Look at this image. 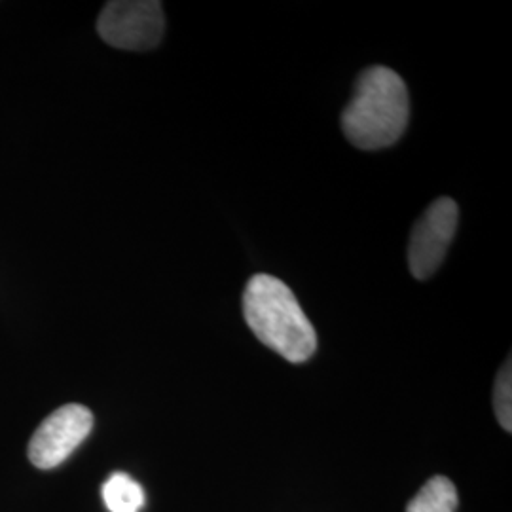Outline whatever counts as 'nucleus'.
<instances>
[{"mask_svg": "<svg viewBox=\"0 0 512 512\" xmlns=\"http://www.w3.org/2000/svg\"><path fill=\"white\" fill-rule=\"evenodd\" d=\"M243 315L256 338L291 363L317 349V334L293 291L274 275H253L243 293Z\"/></svg>", "mask_w": 512, "mask_h": 512, "instance_id": "f03ea898", "label": "nucleus"}, {"mask_svg": "<svg viewBox=\"0 0 512 512\" xmlns=\"http://www.w3.org/2000/svg\"><path fill=\"white\" fill-rule=\"evenodd\" d=\"M103 501L110 512H139L145 505V490L126 473H114L103 484Z\"/></svg>", "mask_w": 512, "mask_h": 512, "instance_id": "0eeeda50", "label": "nucleus"}, {"mask_svg": "<svg viewBox=\"0 0 512 512\" xmlns=\"http://www.w3.org/2000/svg\"><path fill=\"white\" fill-rule=\"evenodd\" d=\"M410 118V97L403 78L389 67H370L355 82L342 114V128L353 147L380 150L403 137Z\"/></svg>", "mask_w": 512, "mask_h": 512, "instance_id": "f257e3e1", "label": "nucleus"}, {"mask_svg": "<svg viewBox=\"0 0 512 512\" xmlns=\"http://www.w3.org/2000/svg\"><path fill=\"white\" fill-rule=\"evenodd\" d=\"M458 490L446 476H433L408 503L406 512H456Z\"/></svg>", "mask_w": 512, "mask_h": 512, "instance_id": "423d86ee", "label": "nucleus"}, {"mask_svg": "<svg viewBox=\"0 0 512 512\" xmlns=\"http://www.w3.org/2000/svg\"><path fill=\"white\" fill-rule=\"evenodd\" d=\"M93 414L82 404H65L38 425L29 442V459L38 469H54L92 433Z\"/></svg>", "mask_w": 512, "mask_h": 512, "instance_id": "39448f33", "label": "nucleus"}, {"mask_svg": "<svg viewBox=\"0 0 512 512\" xmlns=\"http://www.w3.org/2000/svg\"><path fill=\"white\" fill-rule=\"evenodd\" d=\"M458 222V203L452 198H439L425 209L408 245V266L416 279L425 281L439 270L456 236Z\"/></svg>", "mask_w": 512, "mask_h": 512, "instance_id": "20e7f679", "label": "nucleus"}, {"mask_svg": "<svg viewBox=\"0 0 512 512\" xmlns=\"http://www.w3.org/2000/svg\"><path fill=\"white\" fill-rule=\"evenodd\" d=\"M512 374L511 361H507L497 374L494 391V408L503 429H512Z\"/></svg>", "mask_w": 512, "mask_h": 512, "instance_id": "6e6552de", "label": "nucleus"}, {"mask_svg": "<svg viewBox=\"0 0 512 512\" xmlns=\"http://www.w3.org/2000/svg\"><path fill=\"white\" fill-rule=\"evenodd\" d=\"M165 31L162 4L158 0L107 2L97 19V33L112 48L145 52L156 48Z\"/></svg>", "mask_w": 512, "mask_h": 512, "instance_id": "7ed1b4c3", "label": "nucleus"}]
</instances>
